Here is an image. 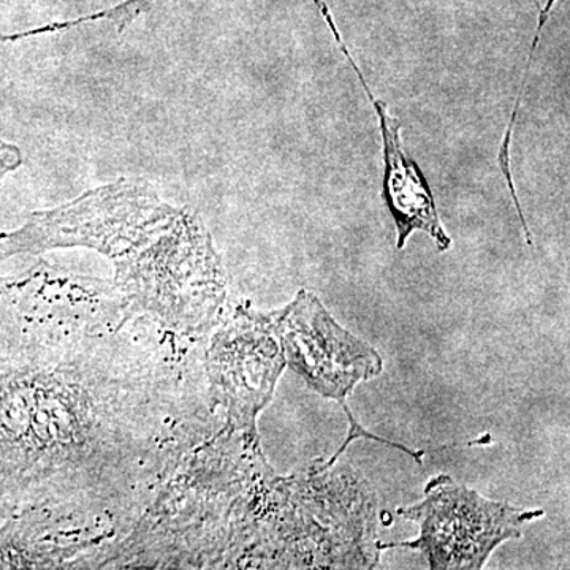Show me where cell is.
<instances>
[{
	"mask_svg": "<svg viewBox=\"0 0 570 570\" xmlns=\"http://www.w3.org/2000/svg\"><path fill=\"white\" fill-rule=\"evenodd\" d=\"M67 247L107 257L124 305L184 340L219 321L227 277L212 235L194 209L165 204L146 179L105 184L0 234L2 257Z\"/></svg>",
	"mask_w": 570,
	"mask_h": 570,
	"instance_id": "cell-2",
	"label": "cell"
},
{
	"mask_svg": "<svg viewBox=\"0 0 570 570\" xmlns=\"http://www.w3.org/2000/svg\"><path fill=\"white\" fill-rule=\"evenodd\" d=\"M266 318L283 347L285 363L305 379L309 389L328 400L337 401L346 412L347 439L325 468L332 466L348 444L362 438L403 450L414 456L417 463H422V450L414 452L397 442L374 436L356 423L347 406V397L354 392L355 385L376 377L382 371L381 356L373 347L341 328L321 299L311 292H299L291 305L277 313L266 314Z\"/></svg>",
	"mask_w": 570,
	"mask_h": 570,
	"instance_id": "cell-3",
	"label": "cell"
},
{
	"mask_svg": "<svg viewBox=\"0 0 570 570\" xmlns=\"http://www.w3.org/2000/svg\"><path fill=\"white\" fill-rule=\"evenodd\" d=\"M11 39V37H0V40Z\"/></svg>",
	"mask_w": 570,
	"mask_h": 570,
	"instance_id": "cell-11",
	"label": "cell"
},
{
	"mask_svg": "<svg viewBox=\"0 0 570 570\" xmlns=\"http://www.w3.org/2000/svg\"><path fill=\"white\" fill-rule=\"evenodd\" d=\"M530 2L532 3V6L538 7V9H539V2H538V0H530Z\"/></svg>",
	"mask_w": 570,
	"mask_h": 570,
	"instance_id": "cell-10",
	"label": "cell"
},
{
	"mask_svg": "<svg viewBox=\"0 0 570 570\" xmlns=\"http://www.w3.org/2000/svg\"><path fill=\"white\" fill-rule=\"evenodd\" d=\"M0 305V519L77 508L140 515L200 442L184 337L94 281L40 275Z\"/></svg>",
	"mask_w": 570,
	"mask_h": 570,
	"instance_id": "cell-1",
	"label": "cell"
},
{
	"mask_svg": "<svg viewBox=\"0 0 570 570\" xmlns=\"http://www.w3.org/2000/svg\"><path fill=\"white\" fill-rule=\"evenodd\" d=\"M209 409L220 407L232 431L255 442L258 412L272 401L285 358L266 314L238 307L205 352Z\"/></svg>",
	"mask_w": 570,
	"mask_h": 570,
	"instance_id": "cell-5",
	"label": "cell"
},
{
	"mask_svg": "<svg viewBox=\"0 0 570 570\" xmlns=\"http://www.w3.org/2000/svg\"><path fill=\"white\" fill-rule=\"evenodd\" d=\"M554 3H557V0H549V2H547V6L543 7L542 10H540L538 31H535L534 40H532L530 61H528L527 71H524L523 85H521L519 96H517L515 107H513V112L512 116H510L508 129H505L504 140H502L501 149H499V165H501V170L502 174H504L505 176V183H508L510 195H512L513 204H515L517 213H519L521 225H523L524 234H527L528 245H532V235L530 232V227H528L527 219H524L523 209H521L519 195H517L515 186H513L512 171H510V141H512L513 124H515L517 116H519L521 100H523L524 89H527L528 73H530L531 70V63L532 59H534L535 48H538L539 45L540 33H542L543 26H546L547 20H549L550 11L551 9H553Z\"/></svg>",
	"mask_w": 570,
	"mask_h": 570,
	"instance_id": "cell-7",
	"label": "cell"
},
{
	"mask_svg": "<svg viewBox=\"0 0 570 570\" xmlns=\"http://www.w3.org/2000/svg\"><path fill=\"white\" fill-rule=\"evenodd\" d=\"M397 513L419 524V538L379 543V549L422 551L431 569L475 570L485 566L501 543L523 538L524 524L543 517V510L490 501L445 474L426 483L422 502L397 509Z\"/></svg>",
	"mask_w": 570,
	"mask_h": 570,
	"instance_id": "cell-4",
	"label": "cell"
},
{
	"mask_svg": "<svg viewBox=\"0 0 570 570\" xmlns=\"http://www.w3.org/2000/svg\"><path fill=\"white\" fill-rule=\"evenodd\" d=\"M322 17L328 24L330 32L335 37L344 58L351 63L360 85L365 89L367 99L373 104L377 115L379 130L382 138V157H384V179H382V197L396 225V247L403 249L409 236L414 232H425L436 243L439 253H445L452 246V238L445 234L439 217L436 198L422 168L414 157L409 156L401 141V122L390 112L389 105L376 99L356 66L351 51L337 31L335 18L324 0H313Z\"/></svg>",
	"mask_w": 570,
	"mask_h": 570,
	"instance_id": "cell-6",
	"label": "cell"
},
{
	"mask_svg": "<svg viewBox=\"0 0 570 570\" xmlns=\"http://www.w3.org/2000/svg\"><path fill=\"white\" fill-rule=\"evenodd\" d=\"M153 2L154 0H126V2L112 7V9L102 11L104 20H110L119 29H126L142 13L151 9Z\"/></svg>",
	"mask_w": 570,
	"mask_h": 570,
	"instance_id": "cell-8",
	"label": "cell"
},
{
	"mask_svg": "<svg viewBox=\"0 0 570 570\" xmlns=\"http://www.w3.org/2000/svg\"><path fill=\"white\" fill-rule=\"evenodd\" d=\"M22 164V154L20 148L11 145L9 141H3L0 138V178L17 170Z\"/></svg>",
	"mask_w": 570,
	"mask_h": 570,
	"instance_id": "cell-9",
	"label": "cell"
}]
</instances>
